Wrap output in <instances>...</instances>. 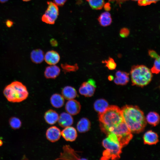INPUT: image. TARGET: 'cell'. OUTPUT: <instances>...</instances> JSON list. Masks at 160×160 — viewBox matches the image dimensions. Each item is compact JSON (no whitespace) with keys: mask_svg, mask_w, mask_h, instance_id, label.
<instances>
[{"mask_svg":"<svg viewBox=\"0 0 160 160\" xmlns=\"http://www.w3.org/2000/svg\"><path fill=\"white\" fill-rule=\"evenodd\" d=\"M63 151L60 153L58 158L56 160H81L86 159H82L77 153V151L68 145L64 146L63 148Z\"/></svg>","mask_w":160,"mask_h":160,"instance_id":"obj_9","label":"cell"},{"mask_svg":"<svg viewBox=\"0 0 160 160\" xmlns=\"http://www.w3.org/2000/svg\"><path fill=\"white\" fill-rule=\"evenodd\" d=\"M102 63L105 64V66L109 70H114L116 68V63L114 59L110 57H109L107 60H103Z\"/></svg>","mask_w":160,"mask_h":160,"instance_id":"obj_29","label":"cell"},{"mask_svg":"<svg viewBox=\"0 0 160 160\" xmlns=\"http://www.w3.org/2000/svg\"><path fill=\"white\" fill-rule=\"evenodd\" d=\"M3 94L9 101L14 103L25 100L28 95L26 87L18 81H13L5 87Z\"/></svg>","mask_w":160,"mask_h":160,"instance_id":"obj_3","label":"cell"},{"mask_svg":"<svg viewBox=\"0 0 160 160\" xmlns=\"http://www.w3.org/2000/svg\"><path fill=\"white\" fill-rule=\"evenodd\" d=\"M159 0H140L138 1L139 5L145 6L149 5L153 3H155Z\"/></svg>","mask_w":160,"mask_h":160,"instance_id":"obj_31","label":"cell"},{"mask_svg":"<svg viewBox=\"0 0 160 160\" xmlns=\"http://www.w3.org/2000/svg\"><path fill=\"white\" fill-rule=\"evenodd\" d=\"M67 0H53L54 3L57 6H62L64 5Z\"/></svg>","mask_w":160,"mask_h":160,"instance_id":"obj_33","label":"cell"},{"mask_svg":"<svg viewBox=\"0 0 160 160\" xmlns=\"http://www.w3.org/2000/svg\"><path fill=\"white\" fill-rule=\"evenodd\" d=\"M102 131L115 127L124 121L121 109L115 105H110L103 113H98Z\"/></svg>","mask_w":160,"mask_h":160,"instance_id":"obj_2","label":"cell"},{"mask_svg":"<svg viewBox=\"0 0 160 160\" xmlns=\"http://www.w3.org/2000/svg\"><path fill=\"white\" fill-rule=\"evenodd\" d=\"M3 144V143L2 140L0 139V146H1Z\"/></svg>","mask_w":160,"mask_h":160,"instance_id":"obj_40","label":"cell"},{"mask_svg":"<svg viewBox=\"0 0 160 160\" xmlns=\"http://www.w3.org/2000/svg\"><path fill=\"white\" fill-rule=\"evenodd\" d=\"M96 87L95 80L92 79H89L87 81L83 82L79 89V93L85 97H89L94 94Z\"/></svg>","mask_w":160,"mask_h":160,"instance_id":"obj_8","label":"cell"},{"mask_svg":"<svg viewBox=\"0 0 160 160\" xmlns=\"http://www.w3.org/2000/svg\"><path fill=\"white\" fill-rule=\"evenodd\" d=\"M160 57L156 59L153 65V67L151 69L152 73L158 74L160 72Z\"/></svg>","mask_w":160,"mask_h":160,"instance_id":"obj_30","label":"cell"},{"mask_svg":"<svg viewBox=\"0 0 160 160\" xmlns=\"http://www.w3.org/2000/svg\"><path fill=\"white\" fill-rule=\"evenodd\" d=\"M13 24V22L10 20H7L6 22V25L8 27H11L12 25Z\"/></svg>","mask_w":160,"mask_h":160,"instance_id":"obj_36","label":"cell"},{"mask_svg":"<svg viewBox=\"0 0 160 160\" xmlns=\"http://www.w3.org/2000/svg\"><path fill=\"white\" fill-rule=\"evenodd\" d=\"M91 124L87 118H81L78 122L76 128L78 131L80 133H84L89 131L91 128Z\"/></svg>","mask_w":160,"mask_h":160,"instance_id":"obj_19","label":"cell"},{"mask_svg":"<svg viewBox=\"0 0 160 160\" xmlns=\"http://www.w3.org/2000/svg\"><path fill=\"white\" fill-rule=\"evenodd\" d=\"M129 33V31L127 30L123 29L120 31V36L123 37H125L127 36Z\"/></svg>","mask_w":160,"mask_h":160,"instance_id":"obj_34","label":"cell"},{"mask_svg":"<svg viewBox=\"0 0 160 160\" xmlns=\"http://www.w3.org/2000/svg\"><path fill=\"white\" fill-rule=\"evenodd\" d=\"M60 70L57 66L55 65H50L47 67L44 72V75L48 79H55L60 74Z\"/></svg>","mask_w":160,"mask_h":160,"instance_id":"obj_16","label":"cell"},{"mask_svg":"<svg viewBox=\"0 0 160 160\" xmlns=\"http://www.w3.org/2000/svg\"><path fill=\"white\" fill-rule=\"evenodd\" d=\"M8 0H0V2L1 3H4L7 2Z\"/></svg>","mask_w":160,"mask_h":160,"instance_id":"obj_39","label":"cell"},{"mask_svg":"<svg viewBox=\"0 0 160 160\" xmlns=\"http://www.w3.org/2000/svg\"><path fill=\"white\" fill-rule=\"evenodd\" d=\"M143 140L145 144L149 145L156 144L159 141L157 134L151 130L147 131L144 134Z\"/></svg>","mask_w":160,"mask_h":160,"instance_id":"obj_17","label":"cell"},{"mask_svg":"<svg viewBox=\"0 0 160 160\" xmlns=\"http://www.w3.org/2000/svg\"><path fill=\"white\" fill-rule=\"evenodd\" d=\"M113 77L111 75H109L108 77V79L110 81H112L113 79Z\"/></svg>","mask_w":160,"mask_h":160,"instance_id":"obj_38","label":"cell"},{"mask_svg":"<svg viewBox=\"0 0 160 160\" xmlns=\"http://www.w3.org/2000/svg\"><path fill=\"white\" fill-rule=\"evenodd\" d=\"M61 66L65 73L71 72H75L77 71L79 69L78 66L76 63L73 65H71L65 63L62 64Z\"/></svg>","mask_w":160,"mask_h":160,"instance_id":"obj_27","label":"cell"},{"mask_svg":"<svg viewBox=\"0 0 160 160\" xmlns=\"http://www.w3.org/2000/svg\"><path fill=\"white\" fill-rule=\"evenodd\" d=\"M50 101L53 107L56 108H59L64 105V99L62 95L59 94L55 93L51 96Z\"/></svg>","mask_w":160,"mask_h":160,"instance_id":"obj_21","label":"cell"},{"mask_svg":"<svg viewBox=\"0 0 160 160\" xmlns=\"http://www.w3.org/2000/svg\"><path fill=\"white\" fill-rule=\"evenodd\" d=\"M129 75L127 72L117 71L115 73L116 77L114 79V82L117 85H126L129 81Z\"/></svg>","mask_w":160,"mask_h":160,"instance_id":"obj_13","label":"cell"},{"mask_svg":"<svg viewBox=\"0 0 160 160\" xmlns=\"http://www.w3.org/2000/svg\"><path fill=\"white\" fill-rule=\"evenodd\" d=\"M108 106V102L104 99H98L94 104V109L98 113L104 112Z\"/></svg>","mask_w":160,"mask_h":160,"instance_id":"obj_23","label":"cell"},{"mask_svg":"<svg viewBox=\"0 0 160 160\" xmlns=\"http://www.w3.org/2000/svg\"><path fill=\"white\" fill-rule=\"evenodd\" d=\"M44 54L40 49L33 50L31 54V58L32 61L36 64L42 63L44 59Z\"/></svg>","mask_w":160,"mask_h":160,"instance_id":"obj_22","label":"cell"},{"mask_svg":"<svg viewBox=\"0 0 160 160\" xmlns=\"http://www.w3.org/2000/svg\"><path fill=\"white\" fill-rule=\"evenodd\" d=\"M23 1H30L31 0H22Z\"/></svg>","mask_w":160,"mask_h":160,"instance_id":"obj_41","label":"cell"},{"mask_svg":"<svg viewBox=\"0 0 160 160\" xmlns=\"http://www.w3.org/2000/svg\"><path fill=\"white\" fill-rule=\"evenodd\" d=\"M91 7L95 9H101L104 5V0H86Z\"/></svg>","mask_w":160,"mask_h":160,"instance_id":"obj_26","label":"cell"},{"mask_svg":"<svg viewBox=\"0 0 160 160\" xmlns=\"http://www.w3.org/2000/svg\"><path fill=\"white\" fill-rule=\"evenodd\" d=\"M61 135L67 141H74L77 137V133L76 129L71 126L64 128L61 132Z\"/></svg>","mask_w":160,"mask_h":160,"instance_id":"obj_12","label":"cell"},{"mask_svg":"<svg viewBox=\"0 0 160 160\" xmlns=\"http://www.w3.org/2000/svg\"><path fill=\"white\" fill-rule=\"evenodd\" d=\"M145 118L146 121L153 126H156L159 122V115L155 112L152 111L149 113Z\"/></svg>","mask_w":160,"mask_h":160,"instance_id":"obj_24","label":"cell"},{"mask_svg":"<svg viewBox=\"0 0 160 160\" xmlns=\"http://www.w3.org/2000/svg\"><path fill=\"white\" fill-rule=\"evenodd\" d=\"M50 43L53 47H57L58 46V43L57 40L54 39H52L50 40Z\"/></svg>","mask_w":160,"mask_h":160,"instance_id":"obj_35","label":"cell"},{"mask_svg":"<svg viewBox=\"0 0 160 160\" xmlns=\"http://www.w3.org/2000/svg\"><path fill=\"white\" fill-rule=\"evenodd\" d=\"M98 20L100 25L103 26H106L111 24L112 19L110 13L107 12L102 13L99 17Z\"/></svg>","mask_w":160,"mask_h":160,"instance_id":"obj_25","label":"cell"},{"mask_svg":"<svg viewBox=\"0 0 160 160\" xmlns=\"http://www.w3.org/2000/svg\"><path fill=\"white\" fill-rule=\"evenodd\" d=\"M127 0H109L110 1L116 2L118 3H121Z\"/></svg>","mask_w":160,"mask_h":160,"instance_id":"obj_37","label":"cell"},{"mask_svg":"<svg viewBox=\"0 0 160 160\" xmlns=\"http://www.w3.org/2000/svg\"><path fill=\"white\" fill-rule=\"evenodd\" d=\"M124 121L132 133L143 131L147 121L143 112L137 106L126 105L121 109Z\"/></svg>","mask_w":160,"mask_h":160,"instance_id":"obj_1","label":"cell"},{"mask_svg":"<svg viewBox=\"0 0 160 160\" xmlns=\"http://www.w3.org/2000/svg\"><path fill=\"white\" fill-rule=\"evenodd\" d=\"M102 144L105 150L103 152L101 160H116L120 158L122 147L119 143L110 140L107 137L103 140Z\"/></svg>","mask_w":160,"mask_h":160,"instance_id":"obj_6","label":"cell"},{"mask_svg":"<svg viewBox=\"0 0 160 160\" xmlns=\"http://www.w3.org/2000/svg\"><path fill=\"white\" fill-rule=\"evenodd\" d=\"M60 59V56L58 53L53 50L47 52L44 56L45 62L50 65L56 64L59 62Z\"/></svg>","mask_w":160,"mask_h":160,"instance_id":"obj_15","label":"cell"},{"mask_svg":"<svg viewBox=\"0 0 160 160\" xmlns=\"http://www.w3.org/2000/svg\"><path fill=\"white\" fill-rule=\"evenodd\" d=\"M61 132L60 129L57 127H51L46 131V135L47 138L51 142H56L60 139L61 136Z\"/></svg>","mask_w":160,"mask_h":160,"instance_id":"obj_11","label":"cell"},{"mask_svg":"<svg viewBox=\"0 0 160 160\" xmlns=\"http://www.w3.org/2000/svg\"><path fill=\"white\" fill-rule=\"evenodd\" d=\"M133 0V1H139L140 0Z\"/></svg>","mask_w":160,"mask_h":160,"instance_id":"obj_42","label":"cell"},{"mask_svg":"<svg viewBox=\"0 0 160 160\" xmlns=\"http://www.w3.org/2000/svg\"><path fill=\"white\" fill-rule=\"evenodd\" d=\"M65 108L67 113L71 115H75L80 112L81 105L77 100L71 99L68 100L66 103Z\"/></svg>","mask_w":160,"mask_h":160,"instance_id":"obj_10","label":"cell"},{"mask_svg":"<svg viewBox=\"0 0 160 160\" xmlns=\"http://www.w3.org/2000/svg\"><path fill=\"white\" fill-rule=\"evenodd\" d=\"M149 55L151 58L155 59L160 57V56L155 50L153 49H149L148 50Z\"/></svg>","mask_w":160,"mask_h":160,"instance_id":"obj_32","label":"cell"},{"mask_svg":"<svg viewBox=\"0 0 160 160\" xmlns=\"http://www.w3.org/2000/svg\"><path fill=\"white\" fill-rule=\"evenodd\" d=\"M48 7L44 14L42 17V20L49 24L54 23L59 14L57 6L52 2H48Z\"/></svg>","mask_w":160,"mask_h":160,"instance_id":"obj_7","label":"cell"},{"mask_svg":"<svg viewBox=\"0 0 160 160\" xmlns=\"http://www.w3.org/2000/svg\"><path fill=\"white\" fill-rule=\"evenodd\" d=\"M102 131L107 134L110 133L115 134L122 147L127 145L133 137L132 132L124 121L115 127L108 128Z\"/></svg>","mask_w":160,"mask_h":160,"instance_id":"obj_5","label":"cell"},{"mask_svg":"<svg viewBox=\"0 0 160 160\" xmlns=\"http://www.w3.org/2000/svg\"><path fill=\"white\" fill-rule=\"evenodd\" d=\"M151 69L144 65L132 66L130 71L132 85L143 87L148 85L153 77Z\"/></svg>","mask_w":160,"mask_h":160,"instance_id":"obj_4","label":"cell"},{"mask_svg":"<svg viewBox=\"0 0 160 160\" xmlns=\"http://www.w3.org/2000/svg\"><path fill=\"white\" fill-rule=\"evenodd\" d=\"M61 93L64 98L68 100L74 99L77 96L76 89L71 86H67L64 87Z\"/></svg>","mask_w":160,"mask_h":160,"instance_id":"obj_18","label":"cell"},{"mask_svg":"<svg viewBox=\"0 0 160 160\" xmlns=\"http://www.w3.org/2000/svg\"><path fill=\"white\" fill-rule=\"evenodd\" d=\"M58 122L61 127L65 128L71 126L73 123V119L71 115L70 114L63 112L59 116Z\"/></svg>","mask_w":160,"mask_h":160,"instance_id":"obj_14","label":"cell"},{"mask_svg":"<svg viewBox=\"0 0 160 160\" xmlns=\"http://www.w3.org/2000/svg\"><path fill=\"white\" fill-rule=\"evenodd\" d=\"M59 116L55 111L49 109L45 113L44 119L46 122L48 124L52 125L55 124L58 119Z\"/></svg>","mask_w":160,"mask_h":160,"instance_id":"obj_20","label":"cell"},{"mask_svg":"<svg viewBox=\"0 0 160 160\" xmlns=\"http://www.w3.org/2000/svg\"><path fill=\"white\" fill-rule=\"evenodd\" d=\"M9 123L11 127L15 129H19L22 125L20 120L15 117H12L9 119Z\"/></svg>","mask_w":160,"mask_h":160,"instance_id":"obj_28","label":"cell"}]
</instances>
